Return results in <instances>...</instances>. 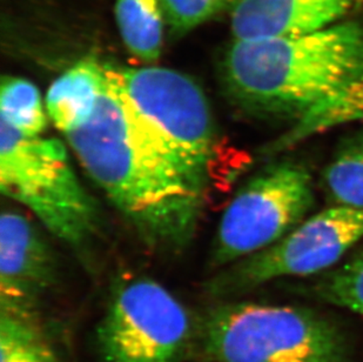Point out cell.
<instances>
[{"mask_svg":"<svg viewBox=\"0 0 363 362\" xmlns=\"http://www.w3.org/2000/svg\"><path fill=\"white\" fill-rule=\"evenodd\" d=\"M106 80L91 120L66 134L69 146L146 245L182 250L196 233L208 185L107 75Z\"/></svg>","mask_w":363,"mask_h":362,"instance_id":"cell-1","label":"cell"},{"mask_svg":"<svg viewBox=\"0 0 363 362\" xmlns=\"http://www.w3.org/2000/svg\"><path fill=\"white\" fill-rule=\"evenodd\" d=\"M363 72V26L335 24L298 37L234 40L220 69L243 113L298 120Z\"/></svg>","mask_w":363,"mask_h":362,"instance_id":"cell-2","label":"cell"},{"mask_svg":"<svg viewBox=\"0 0 363 362\" xmlns=\"http://www.w3.org/2000/svg\"><path fill=\"white\" fill-rule=\"evenodd\" d=\"M202 339L216 362H347L337 327L307 308L219 305L206 314Z\"/></svg>","mask_w":363,"mask_h":362,"instance_id":"cell-3","label":"cell"},{"mask_svg":"<svg viewBox=\"0 0 363 362\" xmlns=\"http://www.w3.org/2000/svg\"><path fill=\"white\" fill-rule=\"evenodd\" d=\"M0 191L69 246H84L94 234L96 202L58 139L26 137L0 120Z\"/></svg>","mask_w":363,"mask_h":362,"instance_id":"cell-4","label":"cell"},{"mask_svg":"<svg viewBox=\"0 0 363 362\" xmlns=\"http://www.w3.org/2000/svg\"><path fill=\"white\" fill-rule=\"evenodd\" d=\"M312 175L305 165L280 161L247 181L225 209L209 265L223 268L278 243L314 205Z\"/></svg>","mask_w":363,"mask_h":362,"instance_id":"cell-5","label":"cell"},{"mask_svg":"<svg viewBox=\"0 0 363 362\" xmlns=\"http://www.w3.org/2000/svg\"><path fill=\"white\" fill-rule=\"evenodd\" d=\"M104 66L127 99L209 185L216 175L221 144L201 87L189 75L166 67Z\"/></svg>","mask_w":363,"mask_h":362,"instance_id":"cell-6","label":"cell"},{"mask_svg":"<svg viewBox=\"0 0 363 362\" xmlns=\"http://www.w3.org/2000/svg\"><path fill=\"white\" fill-rule=\"evenodd\" d=\"M362 238L363 209L333 206L302 221L278 243L223 267L207 283V290L228 297L278 278L321 273Z\"/></svg>","mask_w":363,"mask_h":362,"instance_id":"cell-7","label":"cell"},{"mask_svg":"<svg viewBox=\"0 0 363 362\" xmlns=\"http://www.w3.org/2000/svg\"><path fill=\"white\" fill-rule=\"evenodd\" d=\"M192 335L185 306L147 278L123 281L98 328L105 362H182Z\"/></svg>","mask_w":363,"mask_h":362,"instance_id":"cell-8","label":"cell"},{"mask_svg":"<svg viewBox=\"0 0 363 362\" xmlns=\"http://www.w3.org/2000/svg\"><path fill=\"white\" fill-rule=\"evenodd\" d=\"M57 280V259L35 224L14 209L0 216V312L37 317L41 294Z\"/></svg>","mask_w":363,"mask_h":362,"instance_id":"cell-9","label":"cell"},{"mask_svg":"<svg viewBox=\"0 0 363 362\" xmlns=\"http://www.w3.org/2000/svg\"><path fill=\"white\" fill-rule=\"evenodd\" d=\"M357 0H237L230 14L234 40L298 37L333 26Z\"/></svg>","mask_w":363,"mask_h":362,"instance_id":"cell-10","label":"cell"},{"mask_svg":"<svg viewBox=\"0 0 363 362\" xmlns=\"http://www.w3.org/2000/svg\"><path fill=\"white\" fill-rule=\"evenodd\" d=\"M106 85L104 65L96 59H82L60 75L48 89V118L65 136L79 130L96 112Z\"/></svg>","mask_w":363,"mask_h":362,"instance_id":"cell-11","label":"cell"},{"mask_svg":"<svg viewBox=\"0 0 363 362\" xmlns=\"http://www.w3.org/2000/svg\"><path fill=\"white\" fill-rule=\"evenodd\" d=\"M354 121H363V72L295 120L289 130L264 147L262 154L282 153L316 134Z\"/></svg>","mask_w":363,"mask_h":362,"instance_id":"cell-12","label":"cell"},{"mask_svg":"<svg viewBox=\"0 0 363 362\" xmlns=\"http://www.w3.org/2000/svg\"><path fill=\"white\" fill-rule=\"evenodd\" d=\"M116 18L126 48L144 62H157L164 38L162 0H117Z\"/></svg>","mask_w":363,"mask_h":362,"instance_id":"cell-13","label":"cell"},{"mask_svg":"<svg viewBox=\"0 0 363 362\" xmlns=\"http://www.w3.org/2000/svg\"><path fill=\"white\" fill-rule=\"evenodd\" d=\"M333 206L363 209V127L340 144L323 175Z\"/></svg>","mask_w":363,"mask_h":362,"instance_id":"cell-14","label":"cell"},{"mask_svg":"<svg viewBox=\"0 0 363 362\" xmlns=\"http://www.w3.org/2000/svg\"><path fill=\"white\" fill-rule=\"evenodd\" d=\"M1 120L26 137H39L48 126L38 87L19 77L5 75L0 89Z\"/></svg>","mask_w":363,"mask_h":362,"instance_id":"cell-15","label":"cell"},{"mask_svg":"<svg viewBox=\"0 0 363 362\" xmlns=\"http://www.w3.org/2000/svg\"><path fill=\"white\" fill-rule=\"evenodd\" d=\"M0 362H62L37 318L0 312Z\"/></svg>","mask_w":363,"mask_h":362,"instance_id":"cell-16","label":"cell"},{"mask_svg":"<svg viewBox=\"0 0 363 362\" xmlns=\"http://www.w3.org/2000/svg\"><path fill=\"white\" fill-rule=\"evenodd\" d=\"M316 290L323 300L363 317V251L342 266L327 272Z\"/></svg>","mask_w":363,"mask_h":362,"instance_id":"cell-17","label":"cell"},{"mask_svg":"<svg viewBox=\"0 0 363 362\" xmlns=\"http://www.w3.org/2000/svg\"><path fill=\"white\" fill-rule=\"evenodd\" d=\"M230 0H162L164 21L177 33L189 32L223 10Z\"/></svg>","mask_w":363,"mask_h":362,"instance_id":"cell-18","label":"cell"}]
</instances>
